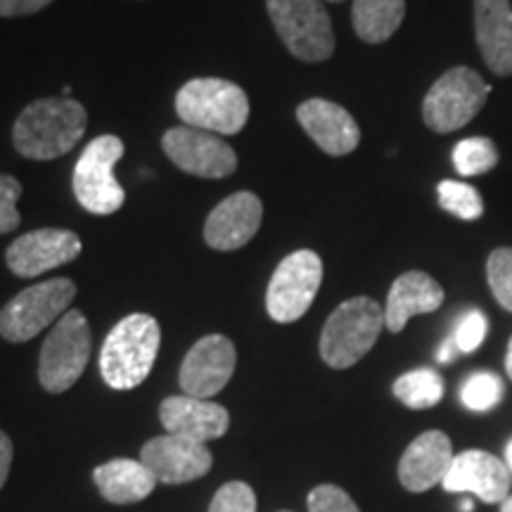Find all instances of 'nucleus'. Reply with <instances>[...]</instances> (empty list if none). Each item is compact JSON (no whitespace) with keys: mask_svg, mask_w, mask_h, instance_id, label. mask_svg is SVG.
<instances>
[{"mask_svg":"<svg viewBox=\"0 0 512 512\" xmlns=\"http://www.w3.org/2000/svg\"><path fill=\"white\" fill-rule=\"evenodd\" d=\"M88 114L72 98H41L19 112L12 126V145L22 157L50 162L74 150L86 133Z\"/></svg>","mask_w":512,"mask_h":512,"instance_id":"f257e3e1","label":"nucleus"},{"mask_svg":"<svg viewBox=\"0 0 512 512\" xmlns=\"http://www.w3.org/2000/svg\"><path fill=\"white\" fill-rule=\"evenodd\" d=\"M162 342L159 323L147 313H131L114 325L100 351L102 380L126 392L147 380Z\"/></svg>","mask_w":512,"mask_h":512,"instance_id":"f03ea898","label":"nucleus"},{"mask_svg":"<svg viewBox=\"0 0 512 512\" xmlns=\"http://www.w3.org/2000/svg\"><path fill=\"white\" fill-rule=\"evenodd\" d=\"M384 328V309L370 297H351L342 302L320 332V358L330 368L356 366L375 347Z\"/></svg>","mask_w":512,"mask_h":512,"instance_id":"7ed1b4c3","label":"nucleus"},{"mask_svg":"<svg viewBox=\"0 0 512 512\" xmlns=\"http://www.w3.org/2000/svg\"><path fill=\"white\" fill-rule=\"evenodd\" d=\"M176 112L185 126L216 136H235L249 119V100L233 81L192 79L176 95Z\"/></svg>","mask_w":512,"mask_h":512,"instance_id":"20e7f679","label":"nucleus"},{"mask_svg":"<svg viewBox=\"0 0 512 512\" xmlns=\"http://www.w3.org/2000/svg\"><path fill=\"white\" fill-rule=\"evenodd\" d=\"M268 17L285 48L302 62H325L335 53V31L323 0H266Z\"/></svg>","mask_w":512,"mask_h":512,"instance_id":"39448f33","label":"nucleus"},{"mask_svg":"<svg viewBox=\"0 0 512 512\" xmlns=\"http://www.w3.org/2000/svg\"><path fill=\"white\" fill-rule=\"evenodd\" d=\"M91 358V328L81 311L69 309L57 320L41 347L38 380L50 394L72 389Z\"/></svg>","mask_w":512,"mask_h":512,"instance_id":"423d86ee","label":"nucleus"},{"mask_svg":"<svg viewBox=\"0 0 512 512\" xmlns=\"http://www.w3.org/2000/svg\"><path fill=\"white\" fill-rule=\"evenodd\" d=\"M491 86L470 67H453L441 74L422 100V119L434 133H453L482 112Z\"/></svg>","mask_w":512,"mask_h":512,"instance_id":"0eeeda50","label":"nucleus"},{"mask_svg":"<svg viewBox=\"0 0 512 512\" xmlns=\"http://www.w3.org/2000/svg\"><path fill=\"white\" fill-rule=\"evenodd\" d=\"M76 297V285L69 278H53L36 283L12 297L0 311V337L22 344L41 335L57 323Z\"/></svg>","mask_w":512,"mask_h":512,"instance_id":"6e6552de","label":"nucleus"},{"mask_svg":"<svg viewBox=\"0 0 512 512\" xmlns=\"http://www.w3.org/2000/svg\"><path fill=\"white\" fill-rule=\"evenodd\" d=\"M124 157V140L117 136H98L86 145L74 169V195L86 211L95 216H110L126 202V192L114 178V166Z\"/></svg>","mask_w":512,"mask_h":512,"instance_id":"1a4fd4ad","label":"nucleus"},{"mask_svg":"<svg viewBox=\"0 0 512 512\" xmlns=\"http://www.w3.org/2000/svg\"><path fill=\"white\" fill-rule=\"evenodd\" d=\"M323 283V261L311 249H297L280 261L266 290V311L275 323H294L311 309Z\"/></svg>","mask_w":512,"mask_h":512,"instance_id":"9d476101","label":"nucleus"},{"mask_svg":"<svg viewBox=\"0 0 512 512\" xmlns=\"http://www.w3.org/2000/svg\"><path fill=\"white\" fill-rule=\"evenodd\" d=\"M162 147L166 157L190 176L216 181V178H228L238 169V155L233 147L216 133L200 131V128H169L162 138Z\"/></svg>","mask_w":512,"mask_h":512,"instance_id":"9b49d317","label":"nucleus"},{"mask_svg":"<svg viewBox=\"0 0 512 512\" xmlns=\"http://www.w3.org/2000/svg\"><path fill=\"white\" fill-rule=\"evenodd\" d=\"M81 249V238L74 230L38 228L12 240L5 252V264L17 278H38L57 266L72 264Z\"/></svg>","mask_w":512,"mask_h":512,"instance_id":"f8f14e48","label":"nucleus"},{"mask_svg":"<svg viewBox=\"0 0 512 512\" xmlns=\"http://www.w3.org/2000/svg\"><path fill=\"white\" fill-rule=\"evenodd\" d=\"M238 366L235 344L223 335H207L188 351L181 366L183 394L195 399H211L230 382Z\"/></svg>","mask_w":512,"mask_h":512,"instance_id":"ddd939ff","label":"nucleus"},{"mask_svg":"<svg viewBox=\"0 0 512 512\" xmlns=\"http://www.w3.org/2000/svg\"><path fill=\"white\" fill-rule=\"evenodd\" d=\"M140 463L150 467L157 482L188 484L192 479L207 475L214 458L207 444L178 437V434H162L143 446Z\"/></svg>","mask_w":512,"mask_h":512,"instance_id":"4468645a","label":"nucleus"},{"mask_svg":"<svg viewBox=\"0 0 512 512\" xmlns=\"http://www.w3.org/2000/svg\"><path fill=\"white\" fill-rule=\"evenodd\" d=\"M441 486L448 494H467L484 503H503L510 491V467L494 453L470 448L453 458Z\"/></svg>","mask_w":512,"mask_h":512,"instance_id":"2eb2a0df","label":"nucleus"},{"mask_svg":"<svg viewBox=\"0 0 512 512\" xmlns=\"http://www.w3.org/2000/svg\"><path fill=\"white\" fill-rule=\"evenodd\" d=\"M264 219V204L254 192H235L216 204L204 223V240L211 249L219 252H235L249 245L259 233Z\"/></svg>","mask_w":512,"mask_h":512,"instance_id":"dca6fc26","label":"nucleus"},{"mask_svg":"<svg viewBox=\"0 0 512 512\" xmlns=\"http://www.w3.org/2000/svg\"><path fill=\"white\" fill-rule=\"evenodd\" d=\"M297 119L320 150L332 157L351 155L361 143L356 119L337 102L311 98L297 107Z\"/></svg>","mask_w":512,"mask_h":512,"instance_id":"f3484780","label":"nucleus"},{"mask_svg":"<svg viewBox=\"0 0 512 512\" xmlns=\"http://www.w3.org/2000/svg\"><path fill=\"white\" fill-rule=\"evenodd\" d=\"M159 420H162L166 434L200 441L221 439L230 427V415L221 403L209 399H195V396H169L159 406Z\"/></svg>","mask_w":512,"mask_h":512,"instance_id":"a211bd4d","label":"nucleus"},{"mask_svg":"<svg viewBox=\"0 0 512 512\" xmlns=\"http://www.w3.org/2000/svg\"><path fill=\"white\" fill-rule=\"evenodd\" d=\"M451 439L444 432L430 430L411 441L399 460V482L411 494H425L432 486L444 482L453 463Z\"/></svg>","mask_w":512,"mask_h":512,"instance_id":"6ab92c4d","label":"nucleus"},{"mask_svg":"<svg viewBox=\"0 0 512 512\" xmlns=\"http://www.w3.org/2000/svg\"><path fill=\"white\" fill-rule=\"evenodd\" d=\"M444 287L425 271H408L394 280L384 306V328L401 332L413 316L437 311L444 304Z\"/></svg>","mask_w":512,"mask_h":512,"instance_id":"aec40b11","label":"nucleus"},{"mask_svg":"<svg viewBox=\"0 0 512 512\" xmlns=\"http://www.w3.org/2000/svg\"><path fill=\"white\" fill-rule=\"evenodd\" d=\"M475 34L486 67L496 76H512L510 0H475Z\"/></svg>","mask_w":512,"mask_h":512,"instance_id":"412c9836","label":"nucleus"},{"mask_svg":"<svg viewBox=\"0 0 512 512\" xmlns=\"http://www.w3.org/2000/svg\"><path fill=\"white\" fill-rule=\"evenodd\" d=\"M93 479L102 498L117 505L143 501L157 486V477L152 475L150 467H145L140 460L128 458H117L105 465H98Z\"/></svg>","mask_w":512,"mask_h":512,"instance_id":"4be33fe9","label":"nucleus"},{"mask_svg":"<svg viewBox=\"0 0 512 512\" xmlns=\"http://www.w3.org/2000/svg\"><path fill=\"white\" fill-rule=\"evenodd\" d=\"M406 17V0H354L351 24L366 43L389 41Z\"/></svg>","mask_w":512,"mask_h":512,"instance_id":"5701e85b","label":"nucleus"},{"mask_svg":"<svg viewBox=\"0 0 512 512\" xmlns=\"http://www.w3.org/2000/svg\"><path fill=\"white\" fill-rule=\"evenodd\" d=\"M394 396L406 408L413 411H425V408L437 406L444 396V380L437 370L432 368H418L411 373L401 375L394 382Z\"/></svg>","mask_w":512,"mask_h":512,"instance_id":"b1692460","label":"nucleus"},{"mask_svg":"<svg viewBox=\"0 0 512 512\" xmlns=\"http://www.w3.org/2000/svg\"><path fill=\"white\" fill-rule=\"evenodd\" d=\"M498 164V150L491 138H465L453 147V166L460 176H484Z\"/></svg>","mask_w":512,"mask_h":512,"instance_id":"393cba45","label":"nucleus"},{"mask_svg":"<svg viewBox=\"0 0 512 512\" xmlns=\"http://www.w3.org/2000/svg\"><path fill=\"white\" fill-rule=\"evenodd\" d=\"M439 207L463 221H477L484 216V200L477 188L460 181H441L437 188Z\"/></svg>","mask_w":512,"mask_h":512,"instance_id":"a878e982","label":"nucleus"},{"mask_svg":"<svg viewBox=\"0 0 512 512\" xmlns=\"http://www.w3.org/2000/svg\"><path fill=\"white\" fill-rule=\"evenodd\" d=\"M503 399V380L494 373H475L463 382L460 401L475 413H486Z\"/></svg>","mask_w":512,"mask_h":512,"instance_id":"bb28decb","label":"nucleus"},{"mask_svg":"<svg viewBox=\"0 0 512 512\" xmlns=\"http://www.w3.org/2000/svg\"><path fill=\"white\" fill-rule=\"evenodd\" d=\"M486 280L496 302L512 313V247H498L486 259Z\"/></svg>","mask_w":512,"mask_h":512,"instance_id":"cd10ccee","label":"nucleus"},{"mask_svg":"<svg viewBox=\"0 0 512 512\" xmlns=\"http://www.w3.org/2000/svg\"><path fill=\"white\" fill-rule=\"evenodd\" d=\"M209 512H256V496L245 482H230L216 491Z\"/></svg>","mask_w":512,"mask_h":512,"instance_id":"c85d7f7f","label":"nucleus"},{"mask_svg":"<svg viewBox=\"0 0 512 512\" xmlns=\"http://www.w3.org/2000/svg\"><path fill=\"white\" fill-rule=\"evenodd\" d=\"M22 197V183L15 176L0 174V235L12 233L22 223L17 202Z\"/></svg>","mask_w":512,"mask_h":512,"instance_id":"c756f323","label":"nucleus"},{"mask_svg":"<svg viewBox=\"0 0 512 512\" xmlns=\"http://www.w3.org/2000/svg\"><path fill=\"white\" fill-rule=\"evenodd\" d=\"M309 512H361L347 491L335 484H323L309 494Z\"/></svg>","mask_w":512,"mask_h":512,"instance_id":"7c9ffc66","label":"nucleus"},{"mask_svg":"<svg viewBox=\"0 0 512 512\" xmlns=\"http://www.w3.org/2000/svg\"><path fill=\"white\" fill-rule=\"evenodd\" d=\"M486 330H489V323H486L482 311L467 313V316L458 323L456 335H453L460 354H472V351H477L479 344L484 342Z\"/></svg>","mask_w":512,"mask_h":512,"instance_id":"2f4dec72","label":"nucleus"},{"mask_svg":"<svg viewBox=\"0 0 512 512\" xmlns=\"http://www.w3.org/2000/svg\"><path fill=\"white\" fill-rule=\"evenodd\" d=\"M50 3L53 0H0V17H29L41 12L43 8H48Z\"/></svg>","mask_w":512,"mask_h":512,"instance_id":"473e14b6","label":"nucleus"},{"mask_svg":"<svg viewBox=\"0 0 512 512\" xmlns=\"http://www.w3.org/2000/svg\"><path fill=\"white\" fill-rule=\"evenodd\" d=\"M12 465V441L5 432H0V489L8 482Z\"/></svg>","mask_w":512,"mask_h":512,"instance_id":"72a5a7b5","label":"nucleus"},{"mask_svg":"<svg viewBox=\"0 0 512 512\" xmlns=\"http://www.w3.org/2000/svg\"><path fill=\"white\" fill-rule=\"evenodd\" d=\"M458 354H460V351L456 347V339H453V335H451L448 339H444V342H441V347L437 351V358H439V363H451Z\"/></svg>","mask_w":512,"mask_h":512,"instance_id":"f704fd0d","label":"nucleus"},{"mask_svg":"<svg viewBox=\"0 0 512 512\" xmlns=\"http://www.w3.org/2000/svg\"><path fill=\"white\" fill-rule=\"evenodd\" d=\"M505 370H508V375L512 380V337H510V344H508V356H505Z\"/></svg>","mask_w":512,"mask_h":512,"instance_id":"c9c22d12","label":"nucleus"},{"mask_svg":"<svg viewBox=\"0 0 512 512\" xmlns=\"http://www.w3.org/2000/svg\"><path fill=\"white\" fill-rule=\"evenodd\" d=\"M505 465H508L512 472V439L508 441V448H505Z\"/></svg>","mask_w":512,"mask_h":512,"instance_id":"e433bc0d","label":"nucleus"},{"mask_svg":"<svg viewBox=\"0 0 512 512\" xmlns=\"http://www.w3.org/2000/svg\"><path fill=\"white\" fill-rule=\"evenodd\" d=\"M501 512H512V496H508L503 501V508H501Z\"/></svg>","mask_w":512,"mask_h":512,"instance_id":"4c0bfd02","label":"nucleus"},{"mask_svg":"<svg viewBox=\"0 0 512 512\" xmlns=\"http://www.w3.org/2000/svg\"><path fill=\"white\" fill-rule=\"evenodd\" d=\"M460 510H463V512H472V501H470V498H465V501L460 503Z\"/></svg>","mask_w":512,"mask_h":512,"instance_id":"58836bf2","label":"nucleus"},{"mask_svg":"<svg viewBox=\"0 0 512 512\" xmlns=\"http://www.w3.org/2000/svg\"><path fill=\"white\" fill-rule=\"evenodd\" d=\"M330 3H342V0H330Z\"/></svg>","mask_w":512,"mask_h":512,"instance_id":"ea45409f","label":"nucleus"}]
</instances>
